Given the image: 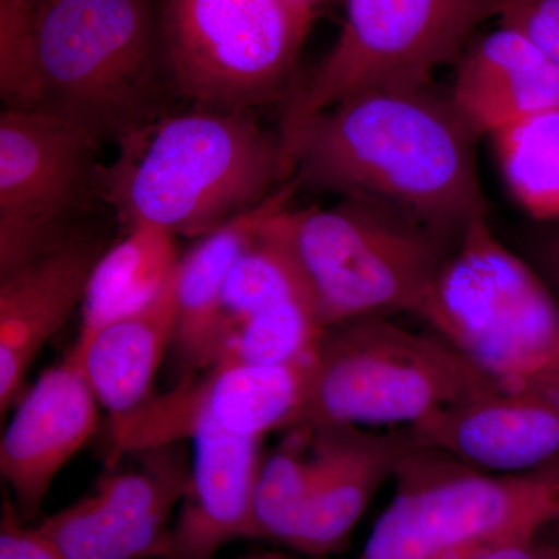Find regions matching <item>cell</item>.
<instances>
[{
	"label": "cell",
	"mask_w": 559,
	"mask_h": 559,
	"mask_svg": "<svg viewBox=\"0 0 559 559\" xmlns=\"http://www.w3.org/2000/svg\"><path fill=\"white\" fill-rule=\"evenodd\" d=\"M538 538L559 544V513L554 521L549 522V524L544 527L543 532L539 533Z\"/></svg>",
	"instance_id": "31"
},
{
	"label": "cell",
	"mask_w": 559,
	"mask_h": 559,
	"mask_svg": "<svg viewBox=\"0 0 559 559\" xmlns=\"http://www.w3.org/2000/svg\"><path fill=\"white\" fill-rule=\"evenodd\" d=\"M539 274L559 300V226L551 231L539 249Z\"/></svg>",
	"instance_id": "30"
},
{
	"label": "cell",
	"mask_w": 559,
	"mask_h": 559,
	"mask_svg": "<svg viewBox=\"0 0 559 559\" xmlns=\"http://www.w3.org/2000/svg\"><path fill=\"white\" fill-rule=\"evenodd\" d=\"M160 559H165V558H160Z\"/></svg>",
	"instance_id": "35"
},
{
	"label": "cell",
	"mask_w": 559,
	"mask_h": 559,
	"mask_svg": "<svg viewBox=\"0 0 559 559\" xmlns=\"http://www.w3.org/2000/svg\"><path fill=\"white\" fill-rule=\"evenodd\" d=\"M419 447L492 474H521L559 460V407L496 392L412 426Z\"/></svg>",
	"instance_id": "16"
},
{
	"label": "cell",
	"mask_w": 559,
	"mask_h": 559,
	"mask_svg": "<svg viewBox=\"0 0 559 559\" xmlns=\"http://www.w3.org/2000/svg\"><path fill=\"white\" fill-rule=\"evenodd\" d=\"M164 2L36 0L43 108L120 148L170 116Z\"/></svg>",
	"instance_id": "3"
},
{
	"label": "cell",
	"mask_w": 559,
	"mask_h": 559,
	"mask_svg": "<svg viewBox=\"0 0 559 559\" xmlns=\"http://www.w3.org/2000/svg\"><path fill=\"white\" fill-rule=\"evenodd\" d=\"M274 213L267 216L255 237L242 249L227 277L224 288L226 336L242 320L272 305L293 297H308L288 250L271 229L270 219Z\"/></svg>",
	"instance_id": "25"
},
{
	"label": "cell",
	"mask_w": 559,
	"mask_h": 559,
	"mask_svg": "<svg viewBox=\"0 0 559 559\" xmlns=\"http://www.w3.org/2000/svg\"><path fill=\"white\" fill-rule=\"evenodd\" d=\"M393 479L395 496L358 559H484L538 538L559 513V460L530 473L492 474L418 447Z\"/></svg>",
	"instance_id": "7"
},
{
	"label": "cell",
	"mask_w": 559,
	"mask_h": 559,
	"mask_svg": "<svg viewBox=\"0 0 559 559\" xmlns=\"http://www.w3.org/2000/svg\"><path fill=\"white\" fill-rule=\"evenodd\" d=\"M0 559H64L38 527H27L10 492L3 495Z\"/></svg>",
	"instance_id": "28"
},
{
	"label": "cell",
	"mask_w": 559,
	"mask_h": 559,
	"mask_svg": "<svg viewBox=\"0 0 559 559\" xmlns=\"http://www.w3.org/2000/svg\"><path fill=\"white\" fill-rule=\"evenodd\" d=\"M103 145L46 108L0 114V275L57 245L95 189Z\"/></svg>",
	"instance_id": "10"
},
{
	"label": "cell",
	"mask_w": 559,
	"mask_h": 559,
	"mask_svg": "<svg viewBox=\"0 0 559 559\" xmlns=\"http://www.w3.org/2000/svg\"><path fill=\"white\" fill-rule=\"evenodd\" d=\"M511 197L530 216L559 219V106L492 134Z\"/></svg>",
	"instance_id": "22"
},
{
	"label": "cell",
	"mask_w": 559,
	"mask_h": 559,
	"mask_svg": "<svg viewBox=\"0 0 559 559\" xmlns=\"http://www.w3.org/2000/svg\"><path fill=\"white\" fill-rule=\"evenodd\" d=\"M128 455L131 465L38 525L62 558L168 559L171 513L189 488L187 452L178 441Z\"/></svg>",
	"instance_id": "12"
},
{
	"label": "cell",
	"mask_w": 559,
	"mask_h": 559,
	"mask_svg": "<svg viewBox=\"0 0 559 559\" xmlns=\"http://www.w3.org/2000/svg\"><path fill=\"white\" fill-rule=\"evenodd\" d=\"M297 187L286 182L259 207L210 231L179 260L176 271V330L173 348L183 377L218 362L226 340L224 288L235 260L275 210L289 204Z\"/></svg>",
	"instance_id": "19"
},
{
	"label": "cell",
	"mask_w": 559,
	"mask_h": 559,
	"mask_svg": "<svg viewBox=\"0 0 559 559\" xmlns=\"http://www.w3.org/2000/svg\"><path fill=\"white\" fill-rule=\"evenodd\" d=\"M189 488L171 527L168 559H213L226 544L250 539L261 439L204 432L191 439Z\"/></svg>",
	"instance_id": "18"
},
{
	"label": "cell",
	"mask_w": 559,
	"mask_h": 559,
	"mask_svg": "<svg viewBox=\"0 0 559 559\" xmlns=\"http://www.w3.org/2000/svg\"><path fill=\"white\" fill-rule=\"evenodd\" d=\"M318 11L290 0H165V55L179 98L253 112L288 102Z\"/></svg>",
	"instance_id": "8"
},
{
	"label": "cell",
	"mask_w": 559,
	"mask_h": 559,
	"mask_svg": "<svg viewBox=\"0 0 559 559\" xmlns=\"http://www.w3.org/2000/svg\"><path fill=\"white\" fill-rule=\"evenodd\" d=\"M308 429L314 479L293 550L325 557L344 547L378 489L419 444L411 428L326 425Z\"/></svg>",
	"instance_id": "15"
},
{
	"label": "cell",
	"mask_w": 559,
	"mask_h": 559,
	"mask_svg": "<svg viewBox=\"0 0 559 559\" xmlns=\"http://www.w3.org/2000/svg\"><path fill=\"white\" fill-rule=\"evenodd\" d=\"M448 97L476 139L559 106V68L522 33L477 35L455 64Z\"/></svg>",
	"instance_id": "17"
},
{
	"label": "cell",
	"mask_w": 559,
	"mask_h": 559,
	"mask_svg": "<svg viewBox=\"0 0 559 559\" xmlns=\"http://www.w3.org/2000/svg\"><path fill=\"white\" fill-rule=\"evenodd\" d=\"M311 429L286 430L282 443L261 460L252 500L250 539L293 549L311 498Z\"/></svg>",
	"instance_id": "23"
},
{
	"label": "cell",
	"mask_w": 559,
	"mask_h": 559,
	"mask_svg": "<svg viewBox=\"0 0 559 559\" xmlns=\"http://www.w3.org/2000/svg\"><path fill=\"white\" fill-rule=\"evenodd\" d=\"M498 20L532 40L559 68V0H502Z\"/></svg>",
	"instance_id": "27"
},
{
	"label": "cell",
	"mask_w": 559,
	"mask_h": 559,
	"mask_svg": "<svg viewBox=\"0 0 559 559\" xmlns=\"http://www.w3.org/2000/svg\"><path fill=\"white\" fill-rule=\"evenodd\" d=\"M290 559H293V558H290Z\"/></svg>",
	"instance_id": "36"
},
{
	"label": "cell",
	"mask_w": 559,
	"mask_h": 559,
	"mask_svg": "<svg viewBox=\"0 0 559 559\" xmlns=\"http://www.w3.org/2000/svg\"><path fill=\"white\" fill-rule=\"evenodd\" d=\"M242 559H290V557L282 551H261V554L249 555Z\"/></svg>",
	"instance_id": "32"
},
{
	"label": "cell",
	"mask_w": 559,
	"mask_h": 559,
	"mask_svg": "<svg viewBox=\"0 0 559 559\" xmlns=\"http://www.w3.org/2000/svg\"><path fill=\"white\" fill-rule=\"evenodd\" d=\"M32 2H36V0H32Z\"/></svg>",
	"instance_id": "34"
},
{
	"label": "cell",
	"mask_w": 559,
	"mask_h": 559,
	"mask_svg": "<svg viewBox=\"0 0 559 559\" xmlns=\"http://www.w3.org/2000/svg\"><path fill=\"white\" fill-rule=\"evenodd\" d=\"M105 250L80 230L0 275V412L24 395L33 360L83 304L87 283Z\"/></svg>",
	"instance_id": "14"
},
{
	"label": "cell",
	"mask_w": 559,
	"mask_h": 559,
	"mask_svg": "<svg viewBox=\"0 0 559 559\" xmlns=\"http://www.w3.org/2000/svg\"><path fill=\"white\" fill-rule=\"evenodd\" d=\"M178 271V270H176ZM176 330V274L148 307L114 320L70 349L98 404L110 418L139 409L153 384Z\"/></svg>",
	"instance_id": "20"
},
{
	"label": "cell",
	"mask_w": 559,
	"mask_h": 559,
	"mask_svg": "<svg viewBox=\"0 0 559 559\" xmlns=\"http://www.w3.org/2000/svg\"><path fill=\"white\" fill-rule=\"evenodd\" d=\"M270 226L325 329L364 316H417L460 240L404 210L362 198H342L326 209L288 204Z\"/></svg>",
	"instance_id": "5"
},
{
	"label": "cell",
	"mask_w": 559,
	"mask_h": 559,
	"mask_svg": "<svg viewBox=\"0 0 559 559\" xmlns=\"http://www.w3.org/2000/svg\"><path fill=\"white\" fill-rule=\"evenodd\" d=\"M0 98L3 109L43 108L35 2L0 0Z\"/></svg>",
	"instance_id": "26"
},
{
	"label": "cell",
	"mask_w": 559,
	"mask_h": 559,
	"mask_svg": "<svg viewBox=\"0 0 559 559\" xmlns=\"http://www.w3.org/2000/svg\"><path fill=\"white\" fill-rule=\"evenodd\" d=\"M496 392L485 374L432 330L418 333L388 314L364 316L323 330L290 429L412 428L448 407Z\"/></svg>",
	"instance_id": "6"
},
{
	"label": "cell",
	"mask_w": 559,
	"mask_h": 559,
	"mask_svg": "<svg viewBox=\"0 0 559 559\" xmlns=\"http://www.w3.org/2000/svg\"><path fill=\"white\" fill-rule=\"evenodd\" d=\"M323 323L308 297H293L242 320L227 333L218 362L289 366L311 359ZM216 362V364H218Z\"/></svg>",
	"instance_id": "24"
},
{
	"label": "cell",
	"mask_w": 559,
	"mask_h": 559,
	"mask_svg": "<svg viewBox=\"0 0 559 559\" xmlns=\"http://www.w3.org/2000/svg\"><path fill=\"white\" fill-rule=\"evenodd\" d=\"M290 2H296L299 3V5L307 7V9L318 11L320 5L331 2V0H290Z\"/></svg>",
	"instance_id": "33"
},
{
	"label": "cell",
	"mask_w": 559,
	"mask_h": 559,
	"mask_svg": "<svg viewBox=\"0 0 559 559\" xmlns=\"http://www.w3.org/2000/svg\"><path fill=\"white\" fill-rule=\"evenodd\" d=\"M98 407L70 352L17 401L0 441V474L25 522L38 514L55 477L94 436Z\"/></svg>",
	"instance_id": "13"
},
{
	"label": "cell",
	"mask_w": 559,
	"mask_h": 559,
	"mask_svg": "<svg viewBox=\"0 0 559 559\" xmlns=\"http://www.w3.org/2000/svg\"><path fill=\"white\" fill-rule=\"evenodd\" d=\"M179 260L170 231L148 224L130 226L127 237L105 250L92 271L76 344L153 304L170 285Z\"/></svg>",
	"instance_id": "21"
},
{
	"label": "cell",
	"mask_w": 559,
	"mask_h": 559,
	"mask_svg": "<svg viewBox=\"0 0 559 559\" xmlns=\"http://www.w3.org/2000/svg\"><path fill=\"white\" fill-rule=\"evenodd\" d=\"M345 21L333 49L296 87L280 127L296 123L370 91L432 86L455 66L502 0H344Z\"/></svg>",
	"instance_id": "9"
},
{
	"label": "cell",
	"mask_w": 559,
	"mask_h": 559,
	"mask_svg": "<svg viewBox=\"0 0 559 559\" xmlns=\"http://www.w3.org/2000/svg\"><path fill=\"white\" fill-rule=\"evenodd\" d=\"M278 131L296 187L384 202L454 238L487 216L477 139L433 86L364 92Z\"/></svg>",
	"instance_id": "1"
},
{
	"label": "cell",
	"mask_w": 559,
	"mask_h": 559,
	"mask_svg": "<svg viewBox=\"0 0 559 559\" xmlns=\"http://www.w3.org/2000/svg\"><path fill=\"white\" fill-rule=\"evenodd\" d=\"M484 559H559V544L532 539L489 554Z\"/></svg>",
	"instance_id": "29"
},
{
	"label": "cell",
	"mask_w": 559,
	"mask_h": 559,
	"mask_svg": "<svg viewBox=\"0 0 559 559\" xmlns=\"http://www.w3.org/2000/svg\"><path fill=\"white\" fill-rule=\"evenodd\" d=\"M417 318L499 392L559 407V300L487 216L463 231Z\"/></svg>",
	"instance_id": "4"
},
{
	"label": "cell",
	"mask_w": 559,
	"mask_h": 559,
	"mask_svg": "<svg viewBox=\"0 0 559 559\" xmlns=\"http://www.w3.org/2000/svg\"><path fill=\"white\" fill-rule=\"evenodd\" d=\"M290 179L282 134L253 112L194 108L170 114L123 146L100 189L128 227L148 224L202 238Z\"/></svg>",
	"instance_id": "2"
},
{
	"label": "cell",
	"mask_w": 559,
	"mask_h": 559,
	"mask_svg": "<svg viewBox=\"0 0 559 559\" xmlns=\"http://www.w3.org/2000/svg\"><path fill=\"white\" fill-rule=\"evenodd\" d=\"M310 360L289 366L218 362L183 377L164 395L110 418L108 465L124 455L193 439L204 432L263 439L293 428L307 388Z\"/></svg>",
	"instance_id": "11"
}]
</instances>
